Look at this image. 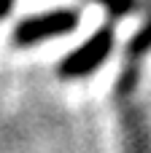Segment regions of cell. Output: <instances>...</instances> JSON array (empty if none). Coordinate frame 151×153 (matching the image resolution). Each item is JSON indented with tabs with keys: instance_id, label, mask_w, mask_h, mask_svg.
Listing matches in <instances>:
<instances>
[{
	"instance_id": "5b68a950",
	"label": "cell",
	"mask_w": 151,
	"mask_h": 153,
	"mask_svg": "<svg viewBox=\"0 0 151 153\" xmlns=\"http://www.w3.org/2000/svg\"><path fill=\"white\" fill-rule=\"evenodd\" d=\"M11 5H14V0H0V19L11 11Z\"/></svg>"
},
{
	"instance_id": "6da1fadb",
	"label": "cell",
	"mask_w": 151,
	"mask_h": 153,
	"mask_svg": "<svg viewBox=\"0 0 151 153\" xmlns=\"http://www.w3.org/2000/svg\"><path fill=\"white\" fill-rule=\"evenodd\" d=\"M76 27H78V13L73 8H57V11L24 19L14 32V43L16 46H35L49 38H62V35L73 32Z\"/></svg>"
},
{
	"instance_id": "277c9868",
	"label": "cell",
	"mask_w": 151,
	"mask_h": 153,
	"mask_svg": "<svg viewBox=\"0 0 151 153\" xmlns=\"http://www.w3.org/2000/svg\"><path fill=\"white\" fill-rule=\"evenodd\" d=\"M95 3L105 5L111 16H127V13H132L135 5H138V0H95Z\"/></svg>"
},
{
	"instance_id": "3957f363",
	"label": "cell",
	"mask_w": 151,
	"mask_h": 153,
	"mask_svg": "<svg viewBox=\"0 0 151 153\" xmlns=\"http://www.w3.org/2000/svg\"><path fill=\"white\" fill-rule=\"evenodd\" d=\"M151 51V16L149 22L132 35V40L127 43V51H124V62H132V65H140V59Z\"/></svg>"
},
{
	"instance_id": "7a4b0ae2",
	"label": "cell",
	"mask_w": 151,
	"mask_h": 153,
	"mask_svg": "<svg viewBox=\"0 0 151 153\" xmlns=\"http://www.w3.org/2000/svg\"><path fill=\"white\" fill-rule=\"evenodd\" d=\"M111 51H113V30H111V24H105L86 43H81L73 54H68L59 62V75L62 78H84L92 70H97L108 59Z\"/></svg>"
}]
</instances>
